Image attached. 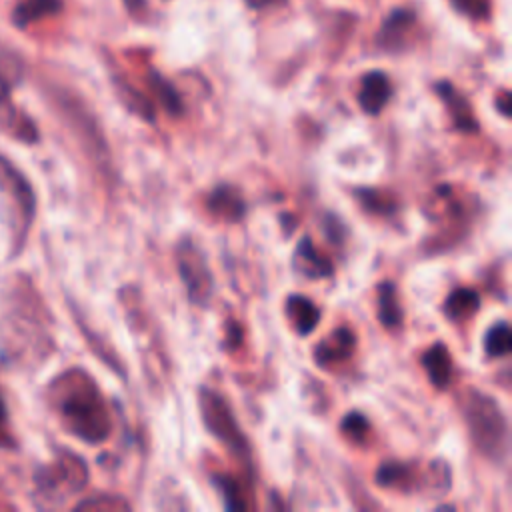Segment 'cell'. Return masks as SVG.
Here are the masks:
<instances>
[{
	"label": "cell",
	"instance_id": "cell-8",
	"mask_svg": "<svg viewBox=\"0 0 512 512\" xmlns=\"http://www.w3.org/2000/svg\"><path fill=\"white\" fill-rule=\"evenodd\" d=\"M294 270L304 276V278H326L332 274V262L328 258H324L322 254L316 252V248L312 246V240L308 236H304L296 250H294V260H292Z\"/></svg>",
	"mask_w": 512,
	"mask_h": 512
},
{
	"label": "cell",
	"instance_id": "cell-12",
	"mask_svg": "<svg viewBox=\"0 0 512 512\" xmlns=\"http://www.w3.org/2000/svg\"><path fill=\"white\" fill-rule=\"evenodd\" d=\"M422 364H424V370H426L430 382L436 388L444 390L446 386H450V380H452V358H450L448 348L442 342H436L434 346H430L426 350V354L422 356Z\"/></svg>",
	"mask_w": 512,
	"mask_h": 512
},
{
	"label": "cell",
	"instance_id": "cell-22",
	"mask_svg": "<svg viewBox=\"0 0 512 512\" xmlns=\"http://www.w3.org/2000/svg\"><path fill=\"white\" fill-rule=\"evenodd\" d=\"M154 88L158 92V96L162 98V102L166 104V108H170L172 112L180 108V102H178V94H174V90L164 82V78H154Z\"/></svg>",
	"mask_w": 512,
	"mask_h": 512
},
{
	"label": "cell",
	"instance_id": "cell-13",
	"mask_svg": "<svg viewBox=\"0 0 512 512\" xmlns=\"http://www.w3.org/2000/svg\"><path fill=\"white\" fill-rule=\"evenodd\" d=\"M208 210L224 220H238L244 214V202L240 192L226 184L210 192Z\"/></svg>",
	"mask_w": 512,
	"mask_h": 512
},
{
	"label": "cell",
	"instance_id": "cell-7",
	"mask_svg": "<svg viewBox=\"0 0 512 512\" xmlns=\"http://www.w3.org/2000/svg\"><path fill=\"white\" fill-rule=\"evenodd\" d=\"M390 94H392V86H390L388 76L380 70H374L362 78L358 102L366 114L376 116L388 104Z\"/></svg>",
	"mask_w": 512,
	"mask_h": 512
},
{
	"label": "cell",
	"instance_id": "cell-6",
	"mask_svg": "<svg viewBox=\"0 0 512 512\" xmlns=\"http://www.w3.org/2000/svg\"><path fill=\"white\" fill-rule=\"evenodd\" d=\"M0 182L6 192H10V198L14 200V210H16V220H18V232L16 236L22 238L32 222L34 216V194L24 180V176L14 170L4 158H0Z\"/></svg>",
	"mask_w": 512,
	"mask_h": 512
},
{
	"label": "cell",
	"instance_id": "cell-17",
	"mask_svg": "<svg viewBox=\"0 0 512 512\" xmlns=\"http://www.w3.org/2000/svg\"><path fill=\"white\" fill-rule=\"evenodd\" d=\"M62 2L60 0H24L18 4L14 10V22L18 26H28L30 22L56 14L60 10Z\"/></svg>",
	"mask_w": 512,
	"mask_h": 512
},
{
	"label": "cell",
	"instance_id": "cell-20",
	"mask_svg": "<svg viewBox=\"0 0 512 512\" xmlns=\"http://www.w3.org/2000/svg\"><path fill=\"white\" fill-rule=\"evenodd\" d=\"M356 196H358V200L362 202V206H364L366 210L382 212V214L394 210V204H392V202L388 204V202H386V196L380 194L378 190H358Z\"/></svg>",
	"mask_w": 512,
	"mask_h": 512
},
{
	"label": "cell",
	"instance_id": "cell-21",
	"mask_svg": "<svg viewBox=\"0 0 512 512\" xmlns=\"http://www.w3.org/2000/svg\"><path fill=\"white\" fill-rule=\"evenodd\" d=\"M220 492L226 496V508H246V504L242 502V498L238 496V488L232 486V482L228 478H218L216 480Z\"/></svg>",
	"mask_w": 512,
	"mask_h": 512
},
{
	"label": "cell",
	"instance_id": "cell-25",
	"mask_svg": "<svg viewBox=\"0 0 512 512\" xmlns=\"http://www.w3.org/2000/svg\"><path fill=\"white\" fill-rule=\"evenodd\" d=\"M124 2H126V6L132 8V10H138V8H142V4H144V0H124Z\"/></svg>",
	"mask_w": 512,
	"mask_h": 512
},
{
	"label": "cell",
	"instance_id": "cell-18",
	"mask_svg": "<svg viewBox=\"0 0 512 512\" xmlns=\"http://www.w3.org/2000/svg\"><path fill=\"white\" fill-rule=\"evenodd\" d=\"M510 346H512V332L508 322H498L486 332V338H484L486 356L490 358L506 356L510 352Z\"/></svg>",
	"mask_w": 512,
	"mask_h": 512
},
{
	"label": "cell",
	"instance_id": "cell-3",
	"mask_svg": "<svg viewBox=\"0 0 512 512\" xmlns=\"http://www.w3.org/2000/svg\"><path fill=\"white\" fill-rule=\"evenodd\" d=\"M88 480V470L82 458L74 454H60L52 464L36 474L38 494L48 504H60L68 496L80 492Z\"/></svg>",
	"mask_w": 512,
	"mask_h": 512
},
{
	"label": "cell",
	"instance_id": "cell-2",
	"mask_svg": "<svg viewBox=\"0 0 512 512\" xmlns=\"http://www.w3.org/2000/svg\"><path fill=\"white\" fill-rule=\"evenodd\" d=\"M464 418L478 452L492 462H504L508 456L510 434L508 420L498 402L484 392L470 390L464 398Z\"/></svg>",
	"mask_w": 512,
	"mask_h": 512
},
{
	"label": "cell",
	"instance_id": "cell-9",
	"mask_svg": "<svg viewBox=\"0 0 512 512\" xmlns=\"http://www.w3.org/2000/svg\"><path fill=\"white\" fill-rule=\"evenodd\" d=\"M354 350V334L348 328H338L330 332L314 350V360L320 366H330L346 360Z\"/></svg>",
	"mask_w": 512,
	"mask_h": 512
},
{
	"label": "cell",
	"instance_id": "cell-1",
	"mask_svg": "<svg viewBox=\"0 0 512 512\" xmlns=\"http://www.w3.org/2000/svg\"><path fill=\"white\" fill-rule=\"evenodd\" d=\"M50 398L64 426L90 444L110 434V416L98 386L82 370H70L52 382Z\"/></svg>",
	"mask_w": 512,
	"mask_h": 512
},
{
	"label": "cell",
	"instance_id": "cell-23",
	"mask_svg": "<svg viewBox=\"0 0 512 512\" xmlns=\"http://www.w3.org/2000/svg\"><path fill=\"white\" fill-rule=\"evenodd\" d=\"M96 508H128V504L122 500L114 502L110 498H104V500H86L76 506V510H96Z\"/></svg>",
	"mask_w": 512,
	"mask_h": 512
},
{
	"label": "cell",
	"instance_id": "cell-10",
	"mask_svg": "<svg viewBox=\"0 0 512 512\" xmlns=\"http://www.w3.org/2000/svg\"><path fill=\"white\" fill-rule=\"evenodd\" d=\"M0 130H4L6 134H12L14 138H20V140L36 138L34 126L26 118H22L16 112V108L12 106L10 88H8L6 78H2V76H0Z\"/></svg>",
	"mask_w": 512,
	"mask_h": 512
},
{
	"label": "cell",
	"instance_id": "cell-24",
	"mask_svg": "<svg viewBox=\"0 0 512 512\" xmlns=\"http://www.w3.org/2000/svg\"><path fill=\"white\" fill-rule=\"evenodd\" d=\"M250 8H266V6H274V4H280L282 0H244Z\"/></svg>",
	"mask_w": 512,
	"mask_h": 512
},
{
	"label": "cell",
	"instance_id": "cell-5",
	"mask_svg": "<svg viewBox=\"0 0 512 512\" xmlns=\"http://www.w3.org/2000/svg\"><path fill=\"white\" fill-rule=\"evenodd\" d=\"M176 262L180 278L188 288L190 300L196 304H204L212 292V278L202 250L194 242L182 240L176 248Z\"/></svg>",
	"mask_w": 512,
	"mask_h": 512
},
{
	"label": "cell",
	"instance_id": "cell-4",
	"mask_svg": "<svg viewBox=\"0 0 512 512\" xmlns=\"http://www.w3.org/2000/svg\"><path fill=\"white\" fill-rule=\"evenodd\" d=\"M200 410H202V420L206 424V428L220 440L224 442L230 450H234L238 456L248 458V444L228 408V404L224 402V398L210 390V388H202L200 392Z\"/></svg>",
	"mask_w": 512,
	"mask_h": 512
},
{
	"label": "cell",
	"instance_id": "cell-14",
	"mask_svg": "<svg viewBox=\"0 0 512 512\" xmlns=\"http://www.w3.org/2000/svg\"><path fill=\"white\" fill-rule=\"evenodd\" d=\"M478 308H480V296L472 288H458L444 302V314L454 322L462 318H470Z\"/></svg>",
	"mask_w": 512,
	"mask_h": 512
},
{
	"label": "cell",
	"instance_id": "cell-16",
	"mask_svg": "<svg viewBox=\"0 0 512 512\" xmlns=\"http://www.w3.org/2000/svg\"><path fill=\"white\" fill-rule=\"evenodd\" d=\"M378 318L386 328H396L402 322V308L392 282H382L378 288Z\"/></svg>",
	"mask_w": 512,
	"mask_h": 512
},
{
	"label": "cell",
	"instance_id": "cell-15",
	"mask_svg": "<svg viewBox=\"0 0 512 512\" xmlns=\"http://www.w3.org/2000/svg\"><path fill=\"white\" fill-rule=\"evenodd\" d=\"M438 92H440L442 98L446 100V104H448V108H450V112H452L454 124H456L460 130L472 132V130L478 128V124H476V120H474V116H472V110H470L468 102H466L460 94H456L450 84H440V86H438Z\"/></svg>",
	"mask_w": 512,
	"mask_h": 512
},
{
	"label": "cell",
	"instance_id": "cell-26",
	"mask_svg": "<svg viewBox=\"0 0 512 512\" xmlns=\"http://www.w3.org/2000/svg\"><path fill=\"white\" fill-rule=\"evenodd\" d=\"M4 422H6V406H4L2 396H0V428L4 426Z\"/></svg>",
	"mask_w": 512,
	"mask_h": 512
},
{
	"label": "cell",
	"instance_id": "cell-11",
	"mask_svg": "<svg viewBox=\"0 0 512 512\" xmlns=\"http://www.w3.org/2000/svg\"><path fill=\"white\" fill-rule=\"evenodd\" d=\"M286 316L290 320V324L294 326V330L300 336L310 334L320 320V310L316 308V304L300 294H292L286 298Z\"/></svg>",
	"mask_w": 512,
	"mask_h": 512
},
{
	"label": "cell",
	"instance_id": "cell-19",
	"mask_svg": "<svg viewBox=\"0 0 512 512\" xmlns=\"http://www.w3.org/2000/svg\"><path fill=\"white\" fill-rule=\"evenodd\" d=\"M340 426H342V432H344L348 438H352L354 442L364 440V436H366V432H368V428H370L368 420H366L360 412H348V414L344 416V420H342Z\"/></svg>",
	"mask_w": 512,
	"mask_h": 512
}]
</instances>
